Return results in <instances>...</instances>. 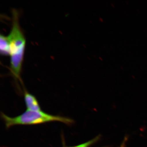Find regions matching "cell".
<instances>
[{
  "label": "cell",
  "mask_w": 147,
  "mask_h": 147,
  "mask_svg": "<svg viewBox=\"0 0 147 147\" xmlns=\"http://www.w3.org/2000/svg\"><path fill=\"white\" fill-rule=\"evenodd\" d=\"M12 14V28L7 36L10 45V69L14 78L21 81L26 40L20 27L18 12L14 9Z\"/></svg>",
  "instance_id": "obj_1"
},
{
  "label": "cell",
  "mask_w": 147,
  "mask_h": 147,
  "mask_svg": "<svg viewBox=\"0 0 147 147\" xmlns=\"http://www.w3.org/2000/svg\"><path fill=\"white\" fill-rule=\"evenodd\" d=\"M1 117L7 128L18 125L37 124L53 121H58L69 125L74 123V121L70 119L49 115L42 111H34L27 110L22 114L14 117H9L1 113Z\"/></svg>",
  "instance_id": "obj_2"
},
{
  "label": "cell",
  "mask_w": 147,
  "mask_h": 147,
  "mask_svg": "<svg viewBox=\"0 0 147 147\" xmlns=\"http://www.w3.org/2000/svg\"><path fill=\"white\" fill-rule=\"evenodd\" d=\"M24 100L27 110L34 111H42L36 97L26 91L25 92Z\"/></svg>",
  "instance_id": "obj_3"
},
{
  "label": "cell",
  "mask_w": 147,
  "mask_h": 147,
  "mask_svg": "<svg viewBox=\"0 0 147 147\" xmlns=\"http://www.w3.org/2000/svg\"><path fill=\"white\" fill-rule=\"evenodd\" d=\"M0 50L1 55L10 56V45L8 37L1 34L0 36Z\"/></svg>",
  "instance_id": "obj_4"
},
{
  "label": "cell",
  "mask_w": 147,
  "mask_h": 147,
  "mask_svg": "<svg viewBox=\"0 0 147 147\" xmlns=\"http://www.w3.org/2000/svg\"><path fill=\"white\" fill-rule=\"evenodd\" d=\"M99 139V136H97L94 139L88 141L85 143H83L81 144L78 145L76 146L70 147H89L91 145L96 142Z\"/></svg>",
  "instance_id": "obj_5"
}]
</instances>
